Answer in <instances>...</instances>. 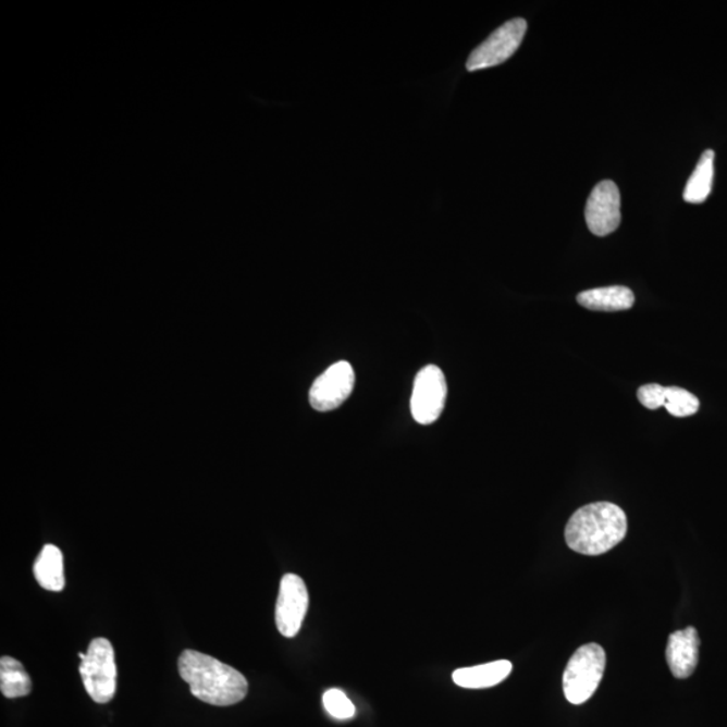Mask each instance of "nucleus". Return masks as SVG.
Returning <instances> with one entry per match:
<instances>
[{
	"mask_svg": "<svg viewBox=\"0 0 727 727\" xmlns=\"http://www.w3.org/2000/svg\"><path fill=\"white\" fill-rule=\"evenodd\" d=\"M181 678L192 694L213 706H232L248 694L246 676L206 653L186 650L178 658Z\"/></svg>",
	"mask_w": 727,
	"mask_h": 727,
	"instance_id": "1",
	"label": "nucleus"
},
{
	"mask_svg": "<svg viewBox=\"0 0 727 727\" xmlns=\"http://www.w3.org/2000/svg\"><path fill=\"white\" fill-rule=\"evenodd\" d=\"M627 515L613 503H593L578 509L567 522L566 543L578 554L597 556L627 537Z\"/></svg>",
	"mask_w": 727,
	"mask_h": 727,
	"instance_id": "2",
	"label": "nucleus"
},
{
	"mask_svg": "<svg viewBox=\"0 0 727 727\" xmlns=\"http://www.w3.org/2000/svg\"><path fill=\"white\" fill-rule=\"evenodd\" d=\"M606 653L595 643L584 644L571 656L564 674L566 700L572 704H582L597 691L604 676Z\"/></svg>",
	"mask_w": 727,
	"mask_h": 727,
	"instance_id": "3",
	"label": "nucleus"
},
{
	"mask_svg": "<svg viewBox=\"0 0 727 727\" xmlns=\"http://www.w3.org/2000/svg\"><path fill=\"white\" fill-rule=\"evenodd\" d=\"M78 671L93 701L104 704L113 700L118 674L115 651L110 640L98 638L90 641Z\"/></svg>",
	"mask_w": 727,
	"mask_h": 727,
	"instance_id": "4",
	"label": "nucleus"
},
{
	"mask_svg": "<svg viewBox=\"0 0 727 727\" xmlns=\"http://www.w3.org/2000/svg\"><path fill=\"white\" fill-rule=\"evenodd\" d=\"M527 33V22L515 19L500 26L469 56L467 70L476 72L507 61L519 49Z\"/></svg>",
	"mask_w": 727,
	"mask_h": 727,
	"instance_id": "5",
	"label": "nucleus"
},
{
	"mask_svg": "<svg viewBox=\"0 0 727 727\" xmlns=\"http://www.w3.org/2000/svg\"><path fill=\"white\" fill-rule=\"evenodd\" d=\"M447 397L445 374L436 366H428L417 374L411 396V412L420 424H431L439 420Z\"/></svg>",
	"mask_w": 727,
	"mask_h": 727,
	"instance_id": "6",
	"label": "nucleus"
},
{
	"mask_svg": "<svg viewBox=\"0 0 727 727\" xmlns=\"http://www.w3.org/2000/svg\"><path fill=\"white\" fill-rule=\"evenodd\" d=\"M309 609V592L304 579L297 574L282 578L275 607L276 627L282 636L293 639L303 627Z\"/></svg>",
	"mask_w": 727,
	"mask_h": 727,
	"instance_id": "7",
	"label": "nucleus"
},
{
	"mask_svg": "<svg viewBox=\"0 0 727 727\" xmlns=\"http://www.w3.org/2000/svg\"><path fill=\"white\" fill-rule=\"evenodd\" d=\"M355 371L348 361H338L316 379L310 390V405L315 410H336L355 389Z\"/></svg>",
	"mask_w": 727,
	"mask_h": 727,
	"instance_id": "8",
	"label": "nucleus"
},
{
	"mask_svg": "<svg viewBox=\"0 0 727 727\" xmlns=\"http://www.w3.org/2000/svg\"><path fill=\"white\" fill-rule=\"evenodd\" d=\"M584 218L589 230L595 236L613 234L621 223V197L615 182H600L590 195Z\"/></svg>",
	"mask_w": 727,
	"mask_h": 727,
	"instance_id": "9",
	"label": "nucleus"
},
{
	"mask_svg": "<svg viewBox=\"0 0 727 727\" xmlns=\"http://www.w3.org/2000/svg\"><path fill=\"white\" fill-rule=\"evenodd\" d=\"M700 633L694 627L669 634L666 661L676 679H687L694 674L700 662Z\"/></svg>",
	"mask_w": 727,
	"mask_h": 727,
	"instance_id": "10",
	"label": "nucleus"
},
{
	"mask_svg": "<svg viewBox=\"0 0 727 727\" xmlns=\"http://www.w3.org/2000/svg\"><path fill=\"white\" fill-rule=\"evenodd\" d=\"M513 663L497 661L481 666L458 668L453 673V681L463 689H490L508 678L513 673Z\"/></svg>",
	"mask_w": 727,
	"mask_h": 727,
	"instance_id": "11",
	"label": "nucleus"
},
{
	"mask_svg": "<svg viewBox=\"0 0 727 727\" xmlns=\"http://www.w3.org/2000/svg\"><path fill=\"white\" fill-rule=\"evenodd\" d=\"M578 304L593 311H623L634 305L632 289L625 286H609L588 289L577 297Z\"/></svg>",
	"mask_w": 727,
	"mask_h": 727,
	"instance_id": "12",
	"label": "nucleus"
},
{
	"mask_svg": "<svg viewBox=\"0 0 727 727\" xmlns=\"http://www.w3.org/2000/svg\"><path fill=\"white\" fill-rule=\"evenodd\" d=\"M34 577L39 587L49 592H61L65 588L64 556L53 544H47L34 564Z\"/></svg>",
	"mask_w": 727,
	"mask_h": 727,
	"instance_id": "13",
	"label": "nucleus"
},
{
	"mask_svg": "<svg viewBox=\"0 0 727 727\" xmlns=\"http://www.w3.org/2000/svg\"><path fill=\"white\" fill-rule=\"evenodd\" d=\"M33 689L30 676L20 661L10 656L0 658V691L9 700L27 697Z\"/></svg>",
	"mask_w": 727,
	"mask_h": 727,
	"instance_id": "14",
	"label": "nucleus"
},
{
	"mask_svg": "<svg viewBox=\"0 0 727 727\" xmlns=\"http://www.w3.org/2000/svg\"><path fill=\"white\" fill-rule=\"evenodd\" d=\"M714 157L715 152L713 150L703 152L694 173L691 174L685 187L683 198L686 202L702 204L707 200L713 187Z\"/></svg>",
	"mask_w": 727,
	"mask_h": 727,
	"instance_id": "15",
	"label": "nucleus"
},
{
	"mask_svg": "<svg viewBox=\"0 0 727 727\" xmlns=\"http://www.w3.org/2000/svg\"><path fill=\"white\" fill-rule=\"evenodd\" d=\"M700 406V401L691 392L679 387H667L664 407L671 416L678 418L694 416Z\"/></svg>",
	"mask_w": 727,
	"mask_h": 727,
	"instance_id": "16",
	"label": "nucleus"
},
{
	"mask_svg": "<svg viewBox=\"0 0 727 727\" xmlns=\"http://www.w3.org/2000/svg\"><path fill=\"white\" fill-rule=\"evenodd\" d=\"M323 706L326 712L336 719H350L355 717L356 707L344 691L331 689L322 697Z\"/></svg>",
	"mask_w": 727,
	"mask_h": 727,
	"instance_id": "17",
	"label": "nucleus"
},
{
	"mask_svg": "<svg viewBox=\"0 0 727 727\" xmlns=\"http://www.w3.org/2000/svg\"><path fill=\"white\" fill-rule=\"evenodd\" d=\"M667 387L661 384H645L638 391V397L645 408L649 410H657L658 407H664L666 403Z\"/></svg>",
	"mask_w": 727,
	"mask_h": 727,
	"instance_id": "18",
	"label": "nucleus"
}]
</instances>
